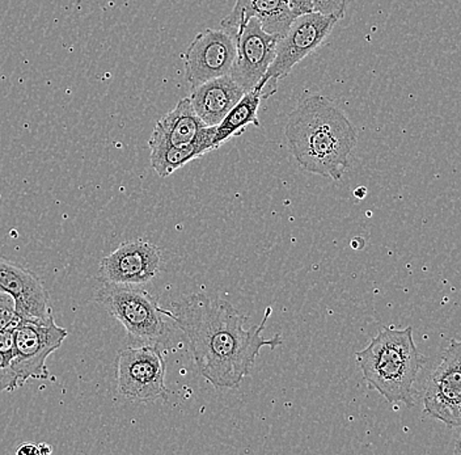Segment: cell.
<instances>
[{
  "label": "cell",
  "instance_id": "9a60e30c",
  "mask_svg": "<svg viewBox=\"0 0 461 455\" xmlns=\"http://www.w3.org/2000/svg\"><path fill=\"white\" fill-rule=\"evenodd\" d=\"M244 94L230 75H224L193 88L189 99L195 114L207 126H218Z\"/></svg>",
  "mask_w": 461,
  "mask_h": 455
},
{
  "label": "cell",
  "instance_id": "ffe728a7",
  "mask_svg": "<svg viewBox=\"0 0 461 455\" xmlns=\"http://www.w3.org/2000/svg\"><path fill=\"white\" fill-rule=\"evenodd\" d=\"M350 0H313L315 13L333 15L339 20L344 19Z\"/></svg>",
  "mask_w": 461,
  "mask_h": 455
},
{
  "label": "cell",
  "instance_id": "7c38bea8",
  "mask_svg": "<svg viewBox=\"0 0 461 455\" xmlns=\"http://www.w3.org/2000/svg\"><path fill=\"white\" fill-rule=\"evenodd\" d=\"M0 293L14 299L17 313L28 318L53 315L48 290L40 278L25 268L0 258Z\"/></svg>",
  "mask_w": 461,
  "mask_h": 455
},
{
  "label": "cell",
  "instance_id": "44dd1931",
  "mask_svg": "<svg viewBox=\"0 0 461 455\" xmlns=\"http://www.w3.org/2000/svg\"><path fill=\"white\" fill-rule=\"evenodd\" d=\"M288 5H290L291 13L295 17L315 13V10H313V0H288Z\"/></svg>",
  "mask_w": 461,
  "mask_h": 455
},
{
  "label": "cell",
  "instance_id": "e0dca14e",
  "mask_svg": "<svg viewBox=\"0 0 461 455\" xmlns=\"http://www.w3.org/2000/svg\"><path fill=\"white\" fill-rule=\"evenodd\" d=\"M212 138L214 137L202 138L198 142L187 146L149 143V149H151L149 162H151L152 168L160 177H171L181 167L215 150L212 145Z\"/></svg>",
  "mask_w": 461,
  "mask_h": 455
},
{
  "label": "cell",
  "instance_id": "7a4b0ae2",
  "mask_svg": "<svg viewBox=\"0 0 461 455\" xmlns=\"http://www.w3.org/2000/svg\"><path fill=\"white\" fill-rule=\"evenodd\" d=\"M288 149L304 171L341 180L358 143V132L328 97L313 95L299 102L285 126Z\"/></svg>",
  "mask_w": 461,
  "mask_h": 455
},
{
  "label": "cell",
  "instance_id": "6da1fadb",
  "mask_svg": "<svg viewBox=\"0 0 461 455\" xmlns=\"http://www.w3.org/2000/svg\"><path fill=\"white\" fill-rule=\"evenodd\" d=\"M172 309L164 310L185 333L195 365L207 382L216 390L239 387L255 365L262 348L281 347V336H262L272 315V307L265 311L258 327L245 328L247 318L229 301L204 294H192L173 302Z\"/></svg>",
  "mask_w": 461,
  "mask_h": 455
},
{
  "label": "cell",
  "instance_id": "8fae6325",
  "mask_svg": "<svg viewBox=\"0 0 461 455\" xmlns=\"http://www.w3.org/2000/svg\"><path fill=\"white\" fill-rule=\"evenodd\" d=\"M278 41V37L264 31L258 19L248 20L236 41V59L230 73L244 92L253 91L267 73Z\"/></svg>",
  "mask_w": 461,
  "mask_h": 455
},
{
  "label": "cell",
  "instance_id": "277c9868",
  "mask_svg": "<svg viewBox=\"0 0 461 455\" xmlns=\"http://www.w3.org/2000/svg\"><path fill=\"white\" fill-rule=\"evenodd\" d=\"M97 301L140 345H166L169 328L158 299L131 285H106L97 293Z\"/></svg>",
  "mask_w": 461,
  "mask_h": 455
},
{
  "label": "cell",
  "instance_id": "30bf717a",
  "mask_svg": "<svg viewBox=\"0 0 461 455\" xmlns=\"http://www.w3.org/2000/svg\"><path fill=\"white\" fill-rule=\"evenodd\" d=\"M236 59V44L223 30L198 33L184 54L185 77L192 88L207 80L230 75Z\"/></svg>",
  "mask_w": 461,
  "mask_h": 455
},
{
  "label": "cell",
  "instance_id": "5bb4252c",
  "mask_svg": "<svg viewBox=\"0 0 461 455\" xmlns=\"http://www.w3.org/2000/svg\"><path fill=\"white\" fill-rule=\"evenodd\" d=\"M214 134L215 126H207L195 114L189 97H184L158 121L149 143L187 146Z\"/></svg>",
  "mask_w": 461,
  "mask_h": 455
},
{
  "label": "cell",
  "instance_id": "d4e9b609",
  "mask_svg": "<svg viewBox=\"0 0 461 455\" xmlns=\"http://www.w3.org/2000/svg\"><path fill=\"white\" fill-rule=\"evenodd\" d=\"M5 298H11V296H7V294L0 293V299H5Z\"/></svg>",
  "mask_w": 461,
  "mask_h": 455
},
{
  "label": "cell",
  "instance_id": "ac0fdd59",
  "mask_svg": "<svg viewBox=\"0 0 461 455\" xmlns=\"http://www.w3.org/2000/svg\"><path fill=\"white\" fill-rule=\"evenodd\" d=\"M14 354L0 352V394L20 387L19 377L13 369Z\"/></svg>",
  "mask_w": 461,
  "mask_h": 455
},
{
  "label": "cell",
  "instance_id": "3957f363",
  "mask_svg": "<svg viewBox=\"0 0 461 455\" xmlns=\"http://www.w3.org/2000/svg\"><path fill=\"white\" fill-rule=\"evenodd\" d=\"M357 361L371 388L391 405H414L413 385L423 359L413 340V328H384L357 353Z\"/></svg>",
  "mask_w": 461,
  "mask_h": 455
},
{
  "label": "cell",
  "instance_id": "2e32d148",
  "mask_svg": "<svg viewBox=\"0 0 461 455\" xmlns=\"http://www.w3.org/2000/svg\"><path fill=\"white\" fill-rule=\"evenodd\" d=\"M264 94L259 91L245 92L244 96L226 114L218 126H215V134L212 138V145L215 150L224 143L229 142L230 138L239 137L247 131L248 126L259 128L258 109Z\"/></svg>",
  "mask_w": 461,
  "mask_h": 455
},
{
  "label": "cell",
  "instance_id": "52a82bcc",
  "mask_svg": "<svg viewBox=\"0 0 461 455\" xmlns=\"http://www.w3.org/2000/svg\"><path fill=\"white\" fill-rule=\"evenodd\" d=\"M167 364L158 347L140 345L121 350L117 359V390L132 402L168 399Z\"/></svg>",
  "mask_w": 461,
  "mask_h": 455
},
{
  "label": "cell",
  "instance_id": "5b68a950",
  "mask_svg": "<svg viewBox=\"0 0 461 455\" xmlns=\"http://www.w3.org/2000/svg\"><path fill=\"white\" fill-rule=\"evenodd\" d=\"M339 22V17L320 13L296 17L286 34L279 39L276 59L261 82L256 86V91L262 92L265 99V95L270 96L276 94L279 80L286 77L299 62L313 53L328 39Z\"/></svg>",
  "mask_w": 461,
  "mask_h": 455
},
{
  "label": "cell",
  "instance_id": "cb8c5ba5",
  "mask_svg": "<svg viewBox=\"0 0 461 455\" xmlns=\"http://www.w3.org/2000/svg\"><path fill=\"white\" fill-rule=\"evenodd\" d=\"M455 454H461V434L459 440L456 441V446H455Z\"/></svg>",
  "mask_w": 461,
  "mask_h": 455
},
{
  "label": "cell",
  "instance_id": "8992f818",
  "mask_svg": "<svg viewBox=\"0 0 461 455\" xmlns=\"http://www.w3.org/2000/svg\"><path fill=\"white\" fill-rule=\"evenodd\" d=\"M68 333L59 327L54 316L49 318H28L14 328V352L13 369L19 377L20 386L29 379H48L46 367L49 356L63 344Z\"/></svg>",
  "mask_w": 461,
  "mask_h": 455
},
{
  "label": "cell",
  "instance_id": "d6986e66",
  "mask_svg": "<svg viewBox=\"0 0 461 455\" xmlns=\"http://www.w3.org/2000/svg\"><path fill=\"white\" fill-rule=\"evenodd\" d=\"M22 319L23 315L17 313L13 298L0 299V331L17 327Z\"/></svg>",
  "mask_w": 461,
  "mask_h": 455
},
{
  "label": "cell",
  "instance_id": "603a6c76",
  "mask_svg": "<svg viewBox=\"0 0 461 455\" xmlns=\"http://www.w3.org/2000/svg\"><path fill=\"white\" fill-rule=\"evenodd\" d=\"M16 453L19 455H41V453H40L39 445H36V443H23V445L17 449Z\"/></svg>",
  "mask_w": 461,
  "mask_h": 455
},
{
  "label": "cell",
  "instance_id": "4fadbf2b",
  "mask_svg": "<svg viewBox=\"0 0 461 455\" xmlns=\"http://www.w3.org/2000/svg\"><path fill=\"white\" fill-rule=\"evenodd\" d=\"M258 19L264 31L282 39L291 23L296 19L291 13L288 0H236L235 7L229 16L221 22V30L229 33L233 41H238L248 20Z\"/></svg>",
  "mask_w": 461,
  "mask_h": 455
},
{
  "label": "cell",
  "instance_id": "9c48e42d",
  "mask_svg": "<svg viewBox=\"0 0 461 455\" xmlns=\"http://www.w3.org/2000/svg\"><path fill=\"white\" fill-rule=\"evenodd\" d=\"M161 250L149 241H123L111 255L101 260L97 278L106 285L140 287L157 278Z\"/></svg>",
  "mask_w": 461,
  "mask_h": 455
},
{
  "label": "cell",
  "instance_id": "7402d4cb",
  "mask_svg": "<svg viewBox=\"0 0 461 455\" xmlns=\"http://www.w3.org/2000/svg\"><path fill=\"white\" fill-rule=\"evenodd\" d=\"M14 328H7V330L0 331V352L14 354Z\"/></svg>",
  "mask_w": 461,
  "mask_h": 455
},
{
  "label": "cell",
  "instance_id": "ba28073f",
  "mask_svg": "<svg viewBox=\"0 0 461 455\" xmlns=\"http://www.w3.org/2000/svg\"><path fill=\"white\" fill-rule=\"evenodd\" d=\"M423 405L429 416L443 424L461 426V340L452 341L432 371Z\"/></svg>",
  "mask_w": 461,
  "mask_h": 455
}]
</instances>
